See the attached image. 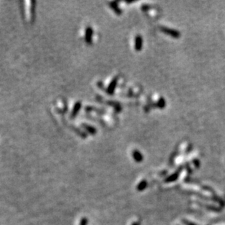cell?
Masks as SVG:
<instances>
[{
	"label": "cell",
	"instance_id": "obj_1",
	"mask_svg": "<svg viewBox=\"0 0 225 225\" xmlns=\"http://www.w3.org/2000/svg\"><path fill=\"white\" fill-rule=\"evenodd\" d=\"M93 29L90 26L86 27L85 28V35H84V40L86 43L88 45H91L93 42Z\"/></svg>",
	"mask_w": 225,
	"mask_h": 225
},
{
	"label": "cell",
	"instance_id": "obj_2",
	"mask_svg": "<svg viewBox=\"0 0 225 225\" xmlns=\"http://www.w3.org/2000/svg\"><path fill=\"white\" fill-rule=\"evenodd\" d=\"M117 82H118V77H115L110 82L109 84L108 87H107L106 89V92L109 95H111H111L114 94Z\"/></svg>",
	"mask_w": 225,
	"mask_h": 225
},
{
	"label": "cell",
	"instance_id": "obj_3",
	"mask_svg": "<svg viewBox=\"0 0 225 225\" xmlns=\"http://www.w3.org/2000/svg\"><path fill=\"white\" fill-rule=\"evenodd\" d=\"M81 107H82V103H81L80 101H77L75 104L73 109H72V114H71V118L73 119L75 118V117H76V116L77 115L78 112H79V111L80 110Z\"/></svg>",
	"mask_w": 225,
	"mask_h": 225
},
{
	"label": "cell",
	"instance_id": "obj_4",
	"mask_svg": "<svg viewBox=\"0 0 225 225\" xmlns=\"http://www.w3.org/2000/svg\"><path fill=\"white\" fill-rule=\"evenodd\" d=\"M82 125L83 128H84L89 133L91 134V135H95V134L96 133V132H97L96 128H95L94 127L91 126V125H87V124H82Z\"/></svg>",
	"mask_w": 225,
	"mask_h": 225
},
{
	"label": "cell",
	"instance_id": "obj_5",
	"mask_svg": "<svg viewBox=\"0 0 225 225\" xmlns=\"http://www.w3.org/2000/svg\"><path fill=\"white\" fill-rule=\"evenodd\" d=\"M109 7H111V9H112L117 14H121V10L119 9L118 5H117V2H116V1H111V2L109 3Z\"/></svg>",
	"mask_w": 225,
	"mask_h": 225
},
{
	"label": "cell",
	"instance_id": "obj_6",
	"mask_svg": "<svg viewBox=\"0 0 225 225\" xmlns=\"http://www.w3.org/2000/svg\"><path fill=\"white\" fill-rule=\"evenodd\" d=\"M141 47H142V40H141V37L138 36V37L136 38L135 48L136 50H140L141 49Z\"/></svg>",
	"mask_w": 225,
	"mask_h": 225
},
{
	"label": "cell",
	"instance_id": "obj_7",
	"mask_svg": "<svg viewBox=\"0 0 225 225\" xmlns=\"http://www.w3.org/2000/svg\"><path fill=\"white\" fill-rule=\"evenodd\" d=\"M31 21H34L35 19V4L36 1H31Z\"/></svg>",
	"mask_w": 225,
	"mask_h": 225
},
{
	"label": "cell",
	"instance_id": "obj_8",
	"mask_svg": "<svg viewBox=\"0 0 225 225\" xmlns=\"http://www.w3.org/2000/svg\"><path fill=\"white\" fill-rule=\"evenodd\" d=\"M87 219L85 218H83L82 220H81L80 222V225H87Z\"/></svg>",
	"mask_w": 225,
	"mask_h": 225
}]
</instances>
